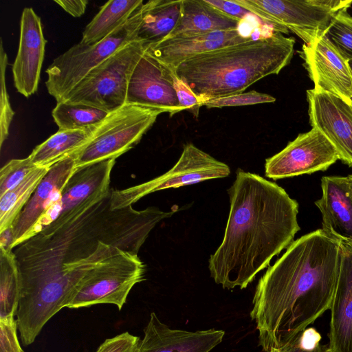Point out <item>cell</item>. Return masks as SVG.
<instances>
[{
  "instance_id": "2",
  "label": "cell",
  "mask_w": 352,
  "mask_h": 352,
  "mask_svg": "<svg viewBox=\"0 0 352 352\" xmlns=\"http://www.w3.org/2000/svg\"><path fill=\"white\" fill-rule=\"evenodd\" d=\"M341 242L322 229L294 241L258 280L250 317L265 352L292 341L332 306Z\"/></svg>"
},
{
  "instance_id": "19",
  "label": "cell",
  "mask_w": 352,
  "mask_h": 352,
  "mask_svg": "<svg viewBox=\"0 0 352 352\" xmlns=\"http://www.w3.org/2000/svg\"><path fill=\"white\" fill-rule=\"evenodd\" d=\"M253 38L243 36L239 29L207 32L167 38L148 46L146 52L171 72L185 60L206 52Z\"/></svg>"
},
{
  "instance_id": "13",
  "label": "cell",
  "mask_w": 352,
  "mask_h": 352,
  "mask_svg": "<svg viewBox=\"0 0 352 352\" xmlns=\"http://www.w3.org/2000/svg\"><path fill=\"white\" fill-rule=\"evenodd\" d=\"M173 74L146 50L131 76L126 103L154 109L170 116L184 111L173 87Z\"/></svg>"
},
{
  "instance_id": "1",
  "label": "cell",
  "mask_w": 352,
  "mask_h": 352,
  "mask_svg": "<svg viewBox=\"0 0 352 352\" xmlns=\"http://www.w3.org/2000/svg\"><path fill=\"white\" fill-rule=\"evenodd\" d=\"M110 190L63 224L47 226L13 249L21 296L43 311L66 307L84 276L121 251L138 254L151 231L174 212L132 206L112 210Z\"/></svg>"
},
{
  "instance_id": "33",
  "label": "cell",
  "mask_w": 352,
  "mask_h": 352,
  "mask_svg": "<svg viewBox=\"0 0 352 352\" xmlns=\"http://www.w3.org/2000/svg\"><path fill=\"white\" fill-rule=\"evenodd\" d=\"M276 101V98L269 94L252 90L234 95L215 98L204 102L202 107L208 108H221L270 103Z\"/></svg>"
},
{
  "instance_id": "16",
  "label": "cell",
  "mask_w": 352,
  "mask_h": 352,
  "mask_svg": "<svg viewBox=\"0 0 352 352\" xmlns=\"http://www.w3.org/2000/svg\"><path fill=\"white\" fill-rule=\"evenodd\" d=\"M46 42L40 16L32 8H25L21 17L19 48L12 74L15 88L26 98L38 89Z\"/></svg>"
},
{
  "instance_id": "31",
  "label": "cell",
  "mask_w": 352,
  "mask_h": 352,
  "mask_svg": "<svg viewBox=\"0 0 352 352\" xmlns=\"http://www.w3.org/2000/svg\"><path fill=\"white\" fill-rule=\"evenodd\" d=\"M8 64V56L3 49L2 39L0 44V67H1V104H0V146L7 139L9 129L13 119L14 111L10 102L9 95L6 84V70Z\"/></svg>"
},
{
  "instance_id": "37",
  "label": "cell",
  "mask_w": 352,
  "mask_h": 352,
  "mask_svg": "<svg viewBox=\"0 0 352 352\" xmlns=\"http://www.w3.org/2000/svg\"><path fill=\"white\" fill-rule=\"evenodd\" d=\"M206 1L222 13L231 17L242 21L249 12L242 6L235 3L233 1L224 0H206Z\"/></svg>"
},
{
  "instance_id": "29",
  "label": "cell",
  "mask_w": 352,
  "mask_h": 352,
  "mask_svg": "<svg viewBox=\"0 0 352 352\" xmlns=\"http://www.w3.org/2000/svg\"><path fill=\"white\" fill-rule=\"evenodd\" d=\"M347 10H341L333 16L324 35L349 62L352 60V16Z\"/></svg>"
},
{
  "instance_id": "25",
  "label": "cell",
  "mask_w": 352,
  "mask_h": 352,
  "mask_svg": "<svg viewBox=\"0 0 352 352\" xmlns=\"http://www.w3.org/2000/svg\"><path fill=\"white\" fill-rule=\"evenodd\" d=\"M144 3L142 0H110L85 27L80 41L82 44L97 43L124 24Z\"/></svg>"
},
{
  "instance_id": "41",
  "label": "cell",
  "mask_w": 352,
  "mask_h": 352,
  "mask_svg": "<svg viewBox=\"0 0 352 352\" xmlns=\"http://www.w3.org/2000/svg\"><path fill=\"white\" fill-rule=\"evenodd\" d=\"M349 66H350V67H351V70H352V60H350V61L349 62Z\"/></svg>"
},
{
  "instance_id": "17",
  "label": "cell",
  "mask_w": 352,
  "mask_h": 352,
  "mask_svg": "<svg viewBox=\"0 0 352 352\" xmlns=\"http://www.w3.org/2000/svg\"><path fill=\"white\" fill-rule=\"evenodd\" d=\"M75 153L50 167L16 219L12 225L14 236L13 249L34 235L40 219L58 198L62 189L76 169Z\"/></svg>"
},
{
  "instance_id": "7",
  "label": "cell",
  "mask_w": 352,
  "mask_h": 352,
  "mask_svg": "<svg viewBox=\"0 0 352 352\" xmlns=\"http://www.w3.org/2000/svg\"><path fill=\"white\" fill-rule=\"evenodd\" d=\"M270 25L275 32L289 30L308 44L323 36L333 16L351 0H232Z\"/></svg>"
},
{
  "instance_id": "34",
  "label": "cell",
  "mask_w": 352,
  "mask_h": 352,
  "mask_svg": "<svg viewBox=\"0 0 352 352\" xmlns=\"http://www.w3.org/2000/svg\"><path fill=\"white\" fill-rule=\"evenodd\" d=\"M140 337L124 332L105 340L96 352H138Z\"/></svg>"
},
{
  "instance_id": "14",
  "label": "cell",
  "mask_w": 352,
  "mask_h": 352,
  "mask_svg": "<svg viewBox=\"0 0 352 352\" xmlns=\"http://www.w3.org/2000/svg\"><path fill=\"white\" fill-rule=\"evenodd\" d=\"M299 56L316 91L336 96L352 104V70L324 35L304 43Z\"/></svg>"
},
{
  "instance_id": "26",
  "label": "cell",
  "mask_w": 352,
  "mask_h": 352,
  "mask_svg": "<svg viewBox=\"0 0 352 352\" xmlns=\"http://www.w3.org/2000/svg\"><path fill=\"white\" fill-rule=\"evenodd\" d=\"M21 274L13 250L0 248V320L16 316Z\"/></svg>"
},
{
  "instance_id": "11",
  "label": "cell",
  "mask_w": 352,
  "mask_h": 352,
  "mask_svg": "<svg viewBox=\"0 0 352 352\" xmlns=\"http://www.w3.org/2000/svg\"><path fill=\"white\" fill-rule=\"evenodd\" d=\"M116 160L76 168L58 198L40 219L34 235L47 226L55 227L63 224L85 205L107 194L111 190V173Z\"/></svg>"
},
{
  "instance_id": "4",
  "label": "cell",
  "mask_w": 352,
  "mask_h": 352,
  "mask_svg": "<svg viewBox=\"0 0 352 352\" xmlns=\"http://www.w3.org/2000/svg\"><path fill=\"white\" fill-rule=\"evenodd\" d=\"M295 39L274 32L193 56L174 73L202 104L243 93L270 75L278 74L291 61Z\"/></svg>"
},
{
  "instance_id": "28",
  "label": "cell",
  "mask_w": 352,
  "mask_h": 352,
  "mask_svg": "<svg viewBox=\"0 0 352 352\" xmlns=\"http://www.w3.org/2000/svg\"><path fill=\"white\" fill-rule=\"evenodd\" d=\"M109 112L96 107L66 102H56L52 112L58 130H78L100 124Z\"/></svg>"
},
{
  "instance_id": "22",
  "label": "cell",
  "mask_w": 352,
  "mask_h": 352,
  "mask_svg": "<svg viewBox=\"0 0 352 352\" xmlns=\"http://www.w3.org/2000/svg\"><path fill=\"white\" fill-rule=\"evenodd\" d=\"M240 23L241 21L213 8L206 0H182L179 21L165 39L236 30Z\"/></svg>"
},
{
  "instance_id": "5",
  "label": "cell",
  "mask_w": 352,
  "mask_h": 352,
  "mask_svg": "<svg viewBox=\"0 0 352 352\" xmlns=\"http://www.w3.org/2000/svg\"><path fill=\"white\" fill-rule=\"evenodd\" d=\"M148 46L137 39L129 43L93 69L59 102L89 104L109 113L121 107L126 104L133 69Z\"/></svg>"
},
{
  "instance_id": "18",
  "label": "cell",
  "mask_w": 352,
  "mask_h": 352,
  "mask_svg": "<svg viewBox=\"0 0 352 352\" xmlns=\"http://www.w3.org/2000/svg\"><path fill=\"white\" fill-rule=\"evenodd\" d=\"M144 333L138 352H210L222 342L225 332L170 329L152 312Z\"/></svg>"
},
{
  "instance_id": "27",
  "label": "cell",
  "mask_w": 352,
  "mask_h": 352,
  "mask_svg": "<svg viewBox=\"0 0 352 352\" xmlns=\"http://www.w3.org/2000/svg\"><path fill=\"white\" fill-rule=\"evenodd\" d=\"M49 168H36L17 186L0 197V232L12 226Z\"/></svg>"
},
{
  "instance_id": "12",
  "label": "cell",
  "mask_w": 352,
  "mask_h": 352,
  "mask_svg": "<svg viewBox=\"0 0 352 352\" xmlns=\"http://www.w3.org/2000/svg\"><path fill=\"white\" fill-rule=\"evenodd\" d=\"M338 160L332 144L319 130L311 128L265 160V175L277 180L324 171Z\"/></svg>"
},
{
  "instance_id": "6",
  "label": "cell",
  "mask_w": 352,
  "mask_h": 352,
  "mask_svg": "<svg viewBox=\"0 0 352 352\" xmlns=\"http://www.w3.org/2000/svg\"><path fill=\"white\" fill-rule=\"evenodd\" d=\"M142 5L124 24L101 41L92 45L79 42L53 60L45 71L47 75L45 86L56 102L93 69L118 50L137 39L142 19Z\"/></svg>"
},
{
  "instance_id": "38",
  "label": "cell",
  "mask_w": 352,
  "mask_h": 352,
  "mask_svg": "<svg viewBox=\"0 0 352 352\" xmlns=\"http://www.w3.org/2000/svg\"><path fill=\"white\" fill-rule=\"evenodd\" d=\"M54 1L74 17L82 16L88 4L87 0H56Z\"/></svg>"
},
{
  "instance_id": "39",
  "label": "cell",
  "mask_w": 352,
  "mask_h": 352,
  "mask_svg": "<svg viewBox=\"0 0 352 352\" xmlns=\"http://www.w3.org/2000/svg\"><path fill=\"white\" fill-rule=\"evenodd\" d=\"M14 238V230L12 226L0 232V248H3L4 250H13Z\"/></svg>"
},
{
  "instance_id": "40",
  "label": "cell",
  "mask_w": 352,
  "mask_h": 352,
  "mask_svg": "<svg viewBox=\"0 0 352 352\" xmlns=\"http://www.w3.org/2000/svg\"><path fill=\"white\" fill-rule=\"evenodd\" d=\"M347 177H348V179L349 181L350 186H351V190H352V175H348Z\"/></svg>"
},
{
  "instance_id": "8",
  "label": "cell",
  "mask_w": 352,
  "mask_h": 352,
  "mask_svg": "<svg viewBox=\"0 0 352 352\" xmlns=\"http://www.w3.org/2000/svg\"><path fill=\"white\" fill-rule=\"evenodd\" d=\"M161 113L154 109L128 103L109 113L89 141L76 152V168L116 159L129 151Z\"/></svg>"
},
{
  "instance_id": "3",
  "label": "cell",
  "mask_w": 352,
  "mask_h": 352,
  "mask_svg": "<svg viewBox=\"0 0 352 352\" xmlns=\"http://www.w3.org/2000/svg\"><path fill=\"white\" fill-rule=\"evenodd\" d=\"M228 193L224 236L208 268L217 284L242 289L294 241L300 229L298 204L276 183L241 169Z\"/></svg>"
},
{
  "instance_id": "36",
  "label": "cell",
  "mask_w": 352,
  "mask_h": 352,
  "mask_svg": "<svg viewBox=\"0 0 352 352\" xmlns=\"http://www.w3.org/2000/svg\"><path fill=\"white\" fill-rule=\"evenodd\" d=\"M173 87L180 106L184 111H188L192 113L194 116L197 117L199 109L201 107L198 98L190 87L174 72L173 74Z\"/></svg>"
},
{
  "instance_id": "35",
  "label": "cell",
  "mask_w": 352,
  "mask_h": 352,
  "mask_svg": "<svg viewBox=\"0 0 352 352\" xmlns=\"http://www.w3.org/2000/svg\"><path fill=\"white\" fill-rule=\"evenodd\" d=\"M14 317L0 320V352H23L17 336Z\"/></svg>"
},
{
  "instance_id": "30",
  "label": "cell",
  "mask_w": 352,
  "mask_h": 352,
  "mask_svg": "<svg viewBox=\"0 0 352 352\" xmlns=\"http://www.w3.org/2000/svg\"><path fill=\"white\" fill-rule=\"evenodd\" d=\"M36 168L29 157L9 161L0 170V197L17 186Z\"/></svg>"
},
{
  "instance_id": "24",
  "label": "cell",
  "mask_w": 352,
  "mask_h": 352,
  "mask_svg": "<svg viewBox=\"0 0 352 352\" xmlns=\"http://www.w3.org/2000/svg\"><path fill=\"white\" fill-rule=\"evenodd\" d=\"M78 130H58L36 146L28 156L37 167L50 168L82 148L96 127Z\"/></svg>"
},
{
  "instance_id": "23",
  "label": "cell",
  "mask_w": 352,
  "mask_h": 352,
  "mask_svg": "<svg viewBox=\"0 0 352 352\" xmlns=\"http://www.w3.org/2000/svg\"><path fill=\"white\" fill-rule=\"evenodd\" d=\"M181 3L182 0H150L144 3L137 40L149 45L164 40L179 21Z\"/></svg>"
},
{
  "instance_id": "15",
  "label": "cell",
  "mask_w": 352,
  "mask_h": 352,
  "mask_svg": "<svg viewBox=\"0 0 352 352\" xmlns=\"http://www.w3.org/2000/svg\"><path fill=\"white\" fill-rule=\"evenodd\" d=\"M309 123L336 148L339 160L352 167V104L314 89L307 90Z\"/></svg>"
},
{
  "instance_id": "21",
  "label": "cell",
  "mask_w": 352,
  "mask_h": 352,
  "mask_svg": "<svg viewBox=\"0 0 352 352\" xmlns=\"http://www.w3.org/2000/svg\"><path fill=\"white\" fill-rule=\"evenodd\" d=\"M342 260L331 308L329 352H352V245L341 243Z\"/></svg>"
},
{
  "instance_id": "10",
  "label": "cell",
  "mask_w": 352,
  "mask_h": 352,
  "mask_svg": "<svg viewBox=\"0 0 352 352\" xmlns=\"http://www.w3.org/2000/svg\"><path fill=\"white\" fill-rule=\"evenodd\" d=\"M230 167L192 143L184 145L176 164L167 172L146 182L123 190H111V208L132 206L143 197L162 190L179 188L203 181L223 178Z\"/></svg>"
},
{
  "instance_id": "32",
  "label": "cell",
  "mask_w": 352,
  "mask_h": 352,
  "mask_svg": "<svg viewBox=\"0 0 352 352\" xmlns=\"http://www.w3.org/2000/svg\"><path fill=\"white\" fill-rule=\"evenodd\" d=\"M321 336L313 327H308L292 341L270 352H329L328 344L320 343Z\"/></svg>"
},
{
  "instance_id": "20",
  "label": "cell",
  "mask_w": 352,
  "mask_h": 352,
  "mask_svg": "<svg viewBox=\"0 0 352 352\" xmlns=\"http://www.w3.org/2000/svg\"><path fill=\"white\" fill-rule=\"evenodd\" d=\"M322 197L315 201L322 214V230L340 242L352 245V190L347 177L324 176Z\"/></svg>"
},
{
  "instance_id": "9",
  "label": "cell",
  "mask_w": 352,
  "mask_h": 352,
  "mask_svg": "<svg viewBox=\"0 0 352 352\" xmlns=\"http://www.w3.org/2000/svg\"><path fill=\"white\" fill-rule=\"evenodd\" d=\"M145 271L138 254L121 251L98 264L84 276L66 307L113 304L121 310L133 286L144 280Z\"/></svg>"
}]
</instances>
